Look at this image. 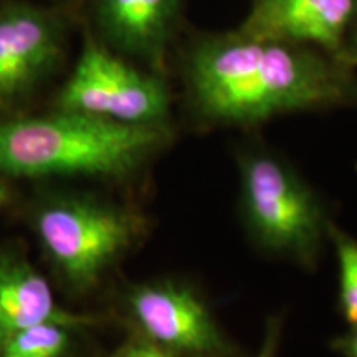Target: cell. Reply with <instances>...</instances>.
<instances>
[{
    "label": "cell",
    "instance_id": "13",
    "mask_svg": "<svg viewBox=\"0 0 357 357\" xmlns=\"http://www.w3.org/2000/svg\"><path fill=\"white\" fill-rule=\"evenodd\" d=\"M116 357H174L172 351L155 344L153 341L134 342V344L124 347Z\"/></svg>",
    "mask_w": 357,
    "mask_h": 357
},
{
    "label": "cell",
    "instance_id": "3",
    "mask_svg": "<svg viewBox=\"0 0 357 357\" xmlns=\"http://www.w3.org/2000/svg\"><path fill=\"white\" fill-rule=\"evenodd\" d=\"M240 187L252 238L266 252L314 265L331 223L300 174L273 153L252 149L240 158Z\"/></svg>",
    "mask_w": 357,
    "mask_h": 357
},
{
    "label": "cell",
    "instance_id": "7",
    "mask_svg": "<svg viewBox=\"0 0 357 357\" xmlns=\"http://www.w3.org/2000/svg\"><path fill=\"white\" fill-rule=\"evenodd\" d=\"M128 305L147 339L169 351L194 356H223L230 351L211 310L184 284H141L129 293Z\"/></svg>",
    "mask_w": 357,
    "mask_h": 357
},
{
    "label": "cell",
    "instance_id": "12",
    "mask_svg": "<svg viewBox=\"0 0 357 357\" xmlns=\"http://www.w3.org/2000/svg\"><path fill=\"white\" fill-rule=\"evenodd\" d=\"M339 268V307L351 326H357V240L329 227Z\"/></svg>",
    "mask_w": 357,
    "mask_h": 357
},
{
    "label": "cell",
    "instance_id": "15",
    "mask_svg": "<svg viewBox=\"0 0 357 357\" xmlns=\"http://www.w3.org/2000/svg\"><path fill=\"white\" fill-rule=\"evenodd\" d=\"M333 347L344 357H357V326H352L349 334L337 337Z\"/></svg>",
    "mask_w": 357,
    "mask_h": 357
},
{
    "label": "cell",
    "instance_id": "2",
    "mask_svg": "<svg viewBox=\"0 0 357 357\" xmlns=\"http://www.w3.org/2000/svg\"><path fill=\"white\" fill-rule=\"evenodd\" d=\"M167 137V124H123L70 111L0 119V171L17 177H123Z\"/></svg>",
    "mask_w": 357,
    "mask_h": 357
},
{
    "label": "cell",
    "instance_id": "8",
    "mask_svg": "<svg viewBox=\"0 0 357 357\" xmlns=\"http://www.w3.org/2000/svg\"><path fill=\"white\" fill-rule=\"evenodd\" d=\"M357 0H255L240 32L318 48L341 60Z\"/></svg>",
    "mask_w": 357,
    "mask_h": 357
},
{
    "label": "cell",
    "instance_id": "14",
    "mask_svg": "<svg viewBox=\"0 0 357 357\" xmlns=\"http://www.w3.org/2000/svg\"><path fill=\"white\" fill-rule=\"evenodd\" d=\"M280 334H281L280 319L268 321L265 336H263V342L255 357H276V351H278V346H280Z\"/></svg>",
    "mask_w": 357,
    "mask_h": 357
},
{
    "label": "cell",
    "instance_id": "6",
    "mask_svg": "<svg viewBox=\"0 0 357 357\" xmlns=\"http://www.w3.org/2000/svg\"><path fill=\"white\" fill-rule=\"evenodd\" d=\"M65 24L48 8L26 2L0 7V109L32 95L63 52Z\"/></svg>",
    "mask_w": 357,
    "mask_h": 357
},
{
    "label": "cell",
    "instance_id": "11",
    "mask_svg": "<svg viewBox=\"0 0 357 357\" xmlns=\"http://www.w3.org/2000/svg\"><path fill=\"white\" fill-rule=\"evenodd\" d=\"M73 326L42 323L12 334L0 346V357H60L68 349Z\"/></svg>",
    "mask_w": 357,
    "mask_h": 357
},
{
    "label": "cell",
    "instance_id": "9",
    "mask_svg": "<svg viewBox=\"0 0 357 357\" xmlns=\"http://www.w3.org/2000/svg\"><path fill=\"white\" fill-rule=\"evenodd\" d=\"M178 7L181 0H96V19L114 48L159 66Z\"/></svg>",
    "mask_w": 357,
    "mask_h": 357
},
{
    "label": "cell",
    "instance_id": "5",
    "mask_svg": "<svg viewBox=\"0 0 357 357\" xmlns=\"http://www.w3.org/2000/svg\"><path fill=\"white\" fill-rule=\"evenodd\" d=\"M56 108L123 124H166L169 91L159 75L136 68L86 38Z\"/></svg>",
    "mask_w": 357,
    "mask_h": 357
},
{
    "label": "cell",
    "instance_id": "17",
    "mask_svg": "<svg viewBox=\"0 0 357 357\" xmlns=\"http://www.w3.org/2000/svg\"><path fill=\"white\" fill-rule=\"evenodd\" d=\"M8 200V194H7V189L0 184V207H3V205L7 204Z\"/></svg>",
    "mask_w": 357,
    "mask_h": 357
},
{
    "label": "cell",
    "instance_id": "1",
    "mask_svg": "<svg viewBox=\"0 0 357 357\" xmlns=\"http://www.w3.org/2000/svg\"><path fill=\"white\" fill-rule=\"evenodd\" d=\"M195 111L223 126H257L300 111L357 108V75L318 48L235 30L199 40L187 58Z\"/></svg>",
    "mask_w": 357,
    "mask_h": 357
},
{
    "label": "cell",
    "instance_id": "4",
    "mask_svg": "<svg viewBox=\"0 0 357 357\" xmlns=\"http://www.w3.org/2000/svg\"><path fill=\"white\" fill-rule=\"evenodd\" d=\"M142 229L134 213L84 199L45 205L37 231L45 252L73 287H91Z\"/></svg>",
    "mask_w": 357,
    "mask_h": 357
},
{
    "label": "cell",
    "instance_id": "16",
    "mask_svg": "<svg viewBox=\"0 0 357 357\" xmlns=\"http://www.w3.org/2000/svg\"><path fill=\"white\" fill-rule=\"evenodd\" d=\"M341 60L344 61L346 65L352 66V68H356L357 66V26H356L354 33L351 35V38L347 40V45L344 48V53H342Z\"/></svg>",
    "mask_w": 357,
    "mask_h": 357
},
{
    "label": "cell",
    "instance_id": "10",
    "mask_svg": "<svg viewBox=\"0 0 357 357\" xmlns=\"http://www.w3.org/2000/svg\"><path fill=\"white\" fill-rule=\"evenodd\" d=\"M50 321L79 326L91 319L61 311L48 281L35 268L0 250V346L12 334Z\"/></svg>",
    "mask_w": 357,
    "mask_h": 357
}]
</instances>
